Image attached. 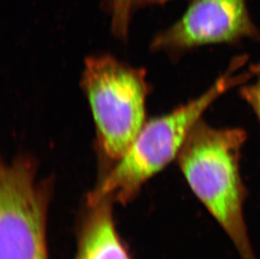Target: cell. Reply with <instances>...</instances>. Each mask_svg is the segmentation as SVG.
Segmentation results:
<instances>
[{
	"instance_id": "cell-1",
	"label": "cell",
	"mask_w": 260,
	"mask_h": 259,
	"mask_svg": "<svg viewBox=\"0 0 260 259\" xmlns=\"http://www.w3.org/2000/svg\"><path fill=\"white\" fill-rule=\"evenodd\" d=\"M248 58L246 55L236 56L202 94L168 114L147 120L125 154L101 176L87 200H107L120 205L134 201L150 179L177 160L185 140L207 109L228 91L253 78L251 67L241 71Z\"/></svg>"
},
{
	"instance_id": "cell-7",
	"label": "cell",
	"mask_w": 260,
	"mask_h": 259,
	"mask_svg": "<svg viewBox=\"0 0 260 259\" xmlns=\"http://www.w3.org/2000/svg\"><path fill=\"white\" fill-rule=\"evenodd\" d=\"M111 29L116 37L125 39L133 14V0H111Z\"/></svg>"
},
{
	"instance_id": "cell-4",
	"label": "cell",
	"mask_w": 260,
	"mask_h": 259,
	"mask_svg": "<svg viewBox=\"0 0 260 259\" xmlns=\"http://www.w3.org/2000/svg\"><path fill=\"white\" fill-rule=\"evenodd\" d=\"M54 191L52 179H37L27 156L1 164L0 259H50L47 220Z\"/></svg>"
},
{
	"instance_id": "cell-5",
	"label": "cell",
	"mask_w": 260,
	"mask_h": 259,
	"mask_svg": "<svg viewBox=\"0 0 260 259\" xmlns=\"http://www.w3.org/2000/svg\"><path fill=\"white\" fill-rule=\"evenodd\" d=\"M259 36L248 0H192L178 21L153 38L151 49L177 56L204 46L235 44Z\"/></svg>"
},
{
	"instance_id": "cell-9",
	"label": "cell",
	"mask_w": 260,
	"mask_h": 259,
	"mask_svg": "<svg viewBox=\"0 0 260 259\" xmlns=\"http://www.w3.org/2000/svg\"><path fill=\"white\" fill-rule=\"evenodd\" d=\"M171 0H133V12L141 8L151 6V5H162L170 2Z\"/></svg>"
},
{
	"instance_id": "cell-8",
	"label": "cell",
	"mask_w": 260,
	"mask_h": 259,
	"mask_svg": "<svg viewBox=\"0 0 260 259\" xmlns=\"http://www.w3.org/2000/svg\"><path fill=\"white\" fill-rule=\"evenodd\" d=\"M252 66L255 81L250 83L247 82L241 85L239 93L243 101L253 110L260 124V63L253 64Z\"/></svg>"
},
{
	"instance_id": "cell-2",
	"label": "cell",
	"mask_w": 260,
	"mask_h": 259,
	"mask_svg": "<svg viewBox=\"0 0 260 259\" xmlns=\"http://www.w3.org/2000/svg\"><path fill=\"white\" fill-rule=\"evenodd\" d=\"M247 133L216 128L201 120L191 130L177 161L188 185L226 232L241 259H257L246 228V188L240 158Z\"/></svg>"
},
{
	"instance_id": "cell-6",
	"label": "cell",
	"mask_w": 260,
	"mask_h": 259,
	"mask_svg": "<svg viewBox=\"0 0 260 259\" xmlns=\"http://www.w3.org/2000/svg\"><path fill=\"white\" fill-rule=\"evenodd\" d=\"M85 203L74 259H131L116 228L115 204L87 199Z\"/></svg>"
},
{
	"instance_id": "cell-3",
	"label": "cell",
	"mask_w": 260,
	"mask_h": 259,
	"mask_svg": "<svg viewBox=\"0 0 260 259\" xmlns=\"http://www.w3.org/2000/svg\"><path fill=\"white\" fill-rule=\"evenodd\" d=\"M81 85L95 125L101 176L127 151L147 122L144 69L109 54L87 57Z\"/></svg>"
}]
</instances>
